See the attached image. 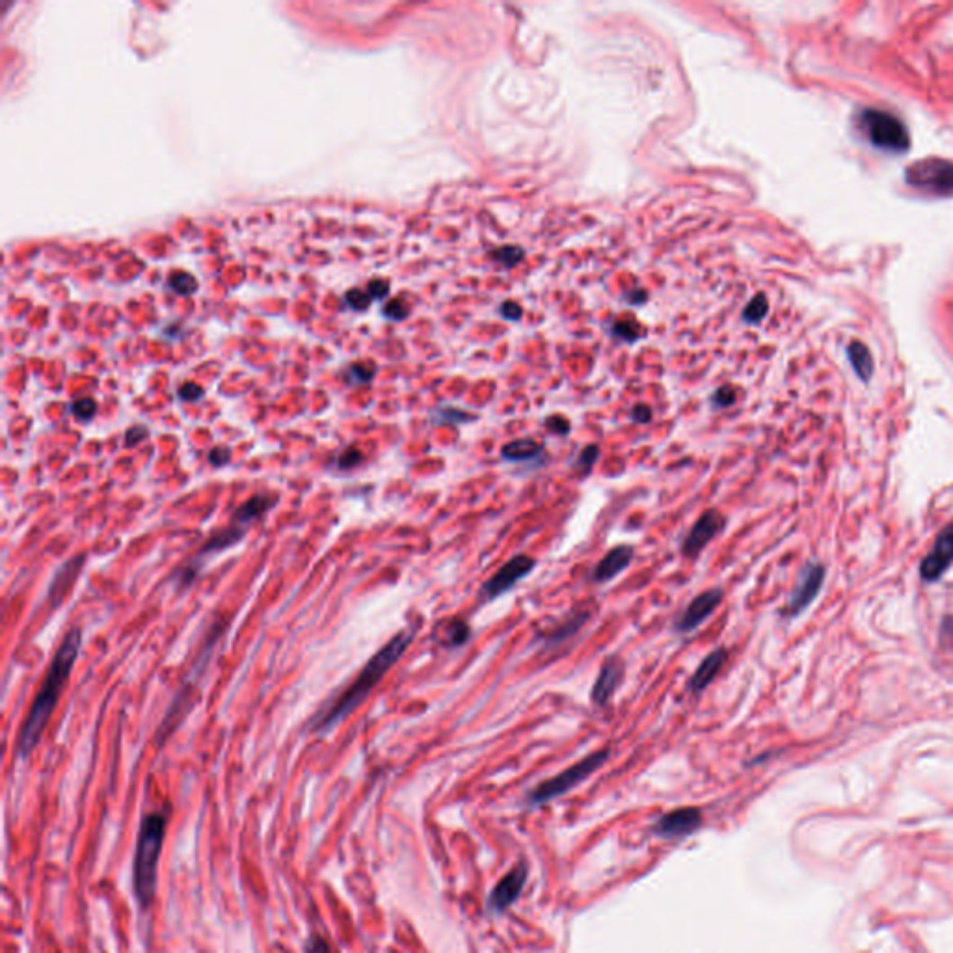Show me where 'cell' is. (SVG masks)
Segmentation results:
<instances>
[{"label":"cell","instance_id":"obj_1","mask_svg":"<svg viewBox=\"0 0 953 953\" xmlns=\"http://www.w3.org/2000/svg\"><path fill=\"white\" fill-rule=\"evenodd\" d=\"M81 645H83V635H81V629H71L55 659H52V664L49 667V672L45 676V681L41 685V690L34 700V706L29 713V717H26V723L21 730V737H19V745H17V751H19V756L21 758H26L29 756L36 745L40 744L41 739V734L50 719L52 711H55L57 708V702H58V697H60V691L62 687L75 665V661L78 657V652H81Z\"/></svg>","mask_w":953,"mask_h":953},{"label":"cell","instance_id":"obj_2","mask_svg":"<svg viewBox=\"0 0 953 953\" xmlns=\"http://www.w3.org/2000/svg\"><path fill=\"white\" fill-rule=\"evenodd\" d=\"M412 639H414V635L410 631L396 633L389 643H386L373 657L367 661V665L361 669V672L352 681L349 690L343 693L330 708L323 709L319 717L311 721V728L315 732H328L337 723L345 719L347 715H351L365 700V697L373 691V687L382 680V676L403 657Z\"/></svg>","mask_w":953,"mask_h":953},{"label":"cell","instance_id":"obj_3","mask_svg":"<svg viewBox=\"0 0 953 953\" xmlns=\"http://www.w3.org/2000/svg\"><path fill=\"white\" fill-rule=\"evenodd\" d=\"M166 824L168 815L165 812H151L142 819L140 825L135 869H132V885H135V895L142 911H147L151 907L155 897L156 868L158 859H161L163 853Z\"/></svg>","mask_w":953,"mask_h":953},{"label":"cell","instance_id":"obj_4","mask_svg":"<svg viewBox=\"0 0 953 953\" xmlns=\"http://www.w3.org/2000/svg\"><path fill=\"white\" fill-rule=\"evenodd\" d=\"M609 754H611V751H609V749L596 751V753L585 756L583 760H579L577 763L570 765L568 770L561 771L559 775H555V777L544 780L531 793H529V803H531V805H546V803H549L553 799L565 796V793H568L570 789H574L575 786H579L581 782L587 780L592 773H596L600 767L607 762Z\"/></svg>","mask_w":953,"mask_h":953},{"label":"cell","instance_id":"obj_5","mask_svg":"<svg viewBox=\"0 0 953 953\" xmlns=\"http://www.w3.org/2000/svg\"><path fill=\"white\" fill-rule=\"evenodd\" d=\"M535 568L537 561L533 557H529V555H514V557L503 565L488 581H485L481 587L483 598L486 601H492L503 594H507Z\"/></svg>","mask_w":953,"mask_h":953},{"label":"cell","instance_id":"obj_6","mask_svg":"<svg viewBox=\"0 0 953 953\" xmlns=\"http://www.w3.org/2000/svg\"><path fill=\"white\" fill-rule=\"evenodd\" d=\"M726 527V516L717 509H708L693 523L690 533L681 542V555L685 559H697L699 555L717 539Z\"/></svg>","mask_w":953,"mask_h":953},{"label":"cell","instance_id":"obj_7","mask_svg":"<svg viewBox=\"0 0 953 953\" xmlns=\"http://www.w3.org/2000/svg\"><path fill=\"white\" fill-rule=\"evenodd\" d=\"M723 601V589H709L706 592H700L697 598L691 600V603L685 607V611L676 619L674 631L680 635L691 633L697 628H700Z\"/></svg>","mask_w":953,"mask_h":953},{"label":"cell","instance_id":"obj_8","mask_svg":"<svg viewBox=\"0 0 953 953\" xmlns=\"http://www.w3.org/2000/svg\"><path fill=\"white\" fill-rule=\"evenodd\" d=\"M624 676H626V665H624L622 657L609 655L598 671L592 693H591L592 704L596 708H605L609 702H611Z\"/></svg>","mask_w":953,"mask_h":953},{"label":"cell","instance_id":"obj_9","mask_svg":"<svg viewBox=\"0 0 953 953\" xmlns=\"http://www.w3.org/2000/svg\"><path fill=\"white\" fill-rule=\"evenodd\" d=\"M951 563H953V521L942 529V533L939 535L933 549L928 553V557L922 561L920 575L923 581L933 583V581L944 575V572L951 566Z\"/></svg>","mask_w":953,"mask_h":953},{"label":"cell","instance_id":"obj_10","mask_svg":"<svg viewBox=\"0 0 953 953\" xmlns=\"http://www.w3.org/2000/svg\"><path fill=\"white\" fill-rule=\"evenodd\" d=\"M702 825V812L697 806L676 808L657 819L654 825L655 834L664 838H683L693 834Z\"/></svg>","mask_w":953,"mask_h":953},{"label":"cell","instance_id":"obj_11","mask_svg":"<svg viewBox=\"0 0 953 953\" xmlns=\"http://www.w3.org/2000/svg\"><path fill=\"white\" fill-rule=\"evenodd\" d=\"M825 579V568L822 565H808L799 579L796 591L791 592L788 600V613L796 617L803 613L805 609L814 601V598L819 594V589L824 585Z\"/></svg>","mask_w":953,"mask_h":953},{"label":"cell","instance_id":"obj_12","mask_svg":"<svg viewBox=\"0 0 953 953\" xmlns=\"http://www.w3.org/2000/svg\"><path fill=\"white\" fill-rule=\"evenodd\" d=\"M527 883V866L520 864L514 869H511L505 877H503L490 894V907L494 911H505L509 909L518 895L521 894L523 886Z\"/></svg>","mask_w":953,"mask_h":953},{"label":"cell","instance_id":"obj_13","mask_svg":"<svg viewBox=\"0 0 953 953\" xmlns=\"http://www.w3.org/2000/svg\"><path fill=\"white\" fill-rule=\"evenodd\" d=\"M633 555L635 549L629 544H620L613 549H609L603 555V559L596 565L592 572V581H596V583H607V581L615 579L629 568V565L633 563Z\"/></svg>","mask_w":953,"mask_h":953},{"label":"cell","instance_id":"obj_14","mask_svg":"<svg viewBox=\"0 0 953 953\" xmlns=\"http://www.w3.org/2000/svg\"><path fill=\"white\" fill-rule=\"evenodd\" d=\"M728 661V652L725 648H715L711 650L697 667L693 676L687 681V691L699 695L702 693L708 685L713 683V680L719 676L725 664Z\"/></svg>","mask_w":953,"mask_h":953},{"label":"cell","instance_id":"obj_15","mask_svg":"<svg viewBox=\"0 0 953 953\" xmlns=\"http://www.w3.org/2000/svg\"><path fill=\"white\" fill-rule=\"evenodd\" d=\"M589 620H591V611H587V609H579V611L570 613L559 624H555L551 629L540 635L542 645L546 648H553V646L566 643L568 639L574 637V635H577V631L583 629V626Z\"/></svg>","mask_w":953,"mask_h":953},{"label":"cell","instance_id":"obj_16","mask_svg":"<svg viewBox=\"0 0 953 953\" xmlns=\"http://www.w3.org/2000/svg\"><path fill=\"white\" fill-rule=\"evenodd\" d=\"M542 453H544V445L531 438L512 440L501 447V459L507 462H516V464L537 460L542 457Z\"/></svg>","mask_w":953,"mask_h":953},{"label":"cell","instance_id":"obj_17","mask_svg":"<svg viewBox=\"0 0 953 953\" xmlns=\"http://www.w3.org/2000/svg\"><path fill=\"white\" fill-rule=\"evenodd\" d=\"M436 637L447 648H460L469 641L471 629L466 620L451 619L440 626V629L436 631Z\"/></svg>","mask_w":953,"mask_h":953},{"label":"cell","instance_id":"obj_18","mask_svg":"<svg viewBox=\"0 0 953 953\" xmlns=\"http://www.w3.org/2000/svg\"><path fill=\"white\" fill-rule=\"evenodd\" d=\"M83 565H85V555H81V557L71 559L69 563H66L64 568L57 574L55 581H52V585H50V591H49V598H50L52 605H58V601L64 598L66 591L71 587L76 574L81 572Z\"/></svg>","mask_w":953,"mask_h":953},{"label":"cell","instance_id":"obj_19","mask_svg":"<svg viewBox=\"0 0 953 953\" xmlns=\"http://www.w3.org/2000/svg\"><path fill=\"white\" fill-rule=\"evenodd\" d=\"M869 132H871L873 140L883 146L905 144V135H904L902 127H897V123L892 121L890 118H881V116L873 118Z\"/></svg>","mask_w":953,"mask_h":953},{"label":"cell","instance_id":"obj_20","mask_svg":"<svg viewBox=\"0 0 953 953\" xmlns=\"http://www.w3.org/2000/svg\"><path fill=\"white\" fill-rule=\"evenodd\" d=\"M276 503V499L269 494H259V495H254L252 499H248L245 505H241L236 509L235 516H233V521L236 525H246L254 520H257L261 514L267 512L272 505Z\"/></svg>","mask_w":953,"mask_h":953},{"label":"cell","instance_id":"obj_21","mask_svg":"<svg viewBox=\"0 0 953 953\" xmlns=\"http://www.w3.org/2000/svg\"><path fill=\"white\" fill-rule=\"evenodd\" d=\"M243 537H245V527L235 523L233 527L224 529V531H220V533H217V535L210 537V539L205 542V546L201 548V551H200V555H198V559H201L203 555H207V553L224 551V549L235 546V544H236L238 540H241Z\"/></svg>","mask_w":953,"mask_h":953},{"label":"cell","instance_id":"obj_22","mask_svg":"<svg viewBox=\"0 0 953 953\" xmlns=\"http://www.w3.org/2000/svg\"><path fill=\"white\" fill-rule=\"evenodd\" d=\"M767 313H770V300H767V297L763 293H758L745 306L744 313H741V321H744L749 326H758V325H762L767 319Z\"/></svg>","mask_w":953,"mask_h":953},{"label":"cell","instance_id":"obj_23","mask_svg":"<svg viewBox=\"0 0 953 953\" xmlns=\"http://www.w3.org/2000/svg\"><path fill=\"white\" fill-rule=\"evenodd\" d=\"M476 415H471L460 408H455V406H441L438 410H434L432 414V421L434 423H441V425H459V423H468V421H475Z\"/></svg>","mask_w":953,"mask_h":953},{"label":"cell","instance_id":"obj_24","mask_svg":"<svg viewBox=\"0 0 953 953\" xmlns=\"http://www.w3.org/2000/svg\"><path fill=\"white\" fill-rule=\"evenodd\" d=\"M600 459V447L598 445H587L581 449V453L577 455L575 462H574V473H579V475H589L594 468V464L598 462Z\"/></svg>","mask_w":953,"mask_h":953},{"label":"cell","instance_id":"obj_25","mask_svg":"<svg viewBox=\"0 0 953 953\" xmlns=\"http://www.w3.org/2000/svg\"><path fill=\"white\" fill-rule=\"evenodd\" d=\"M523 257H525V252L520 246H503V248L492 252V259L497 261L499 264H503L505 269L516 267L518 263L523 261Z\"/></svg>","mask_w":953,"mask_h":953},{"label":"cell","instance_id":"obj_26","mask_svg":"<svg viewBox=\"0 0 953 953\" xmlns=\"http://www.w3.org/2000/svg\"><path fill=\"white\" fill-rule=\"evenodd\" d=\"M168 283H170L174 293H177L181 297H189L198 289L196 280L189 272H175V274H172Z\"/></svg>","mask_w":953,"mask_h":953},{"label":"cell","instance_id":"obj_27","mask_svg":"<svg viewBox=\"0 0 953 953\" xmlns=\"http://www.w3.org/2000/svg\"><path fill=\"white\" fill-rule=\"evenodd\" d=\"M735 399H737V393L732 386H723L719 389H715V393L711 395V406L713 408H730L735 405Z\"/></svg>","mask_w":953,"mask_h":953},{"label":"cell","instance_id":"obj_28","mask_svg":"<svg viewBox=\"0 0 953 953\" xmlns=\"http://www.w3.org/2000/svg\"><path fill=\"white\" fill-rule=\"evenodd\" d=\"M613 334H615L619 339L626 341V343H633V341H637V339L641 337L639 326L635 325V323H631V321H619V323H615V326H613Z\"/></svg>","mask_w":953,"mask_h":953},{"label":"cell","instance_id":"obj_29","mask_svg":"<svg viewBox=\"0 0 953 953\" xmlns=\"http://www.w3.org/2000/svg\"><path fill=\"white\" fill-rule=\"evenodd\" d=\"M375 377V367L369 363H356L349 369V380L352 384H367Z\"/></svg>","mask_w":953,"mask_h":953},{"label":"cell","instance_id":"obj_30","mask_svg":"<svg viewBox=\"0 0 953 953\" xmlns=\"http://www.w3.org/2000/svg\"><path fill=\"white\" fill-rule=\"evenodd\" d=\"M71 412L81 421H88V419H92L95 415L97 405H95L94 399H78V401L73 403Z\"/></svg>","mask_w":953,"mask_h":953},{"label":"cell","instance_id":"obj_31","mask_svg":"<svg viewBox=\"0 0 953 953\" xmlns=\"http://www.w3.org/2000/svg\"><path fill=\"white\" fill-rule=\"evenodd\" d=\"M408 306L403 300H391L384 306V316L389 321H405L408 316Z\"/></svg>","mask_w":953,"mask_h":953},{"label":"cell","instance_id":"obj_32","mask_svg":"<svg viewBox=\"0 0 953 953\" xmlns=\"http://www.w3.org/2000/svg\"><path fill=\"white\" fill-rule=\"evenodd\" d=\"M361 460H363L361 451H358L356 447H349V449H345V451H343V453L339 455V459H337V466H339V469H352V468H356Z\"/></svg>","mask_w":953,"mask_h":953},{"label":"cell","instance_id":"obj_33","mask_svg":"<svg viewBox=\"0 0 953 953\" xmlns=\"http://www.w3.org/2000/svg\"><path fill=\"white\" fill-rule=\"evenodd\" d=\"M345 300H347V304H349L352 309L363 311V309L369 307V304H370V300H373V298H370L369 293H365V290H361V289H351L349 293L345 295Z\"/></svg>","mask_w":953,"mask_h":953},{"label":"cell","instance_id":"obj_34","mask_svg":"<svg viewBox=\"0 0 953 953\" xmlns=\"http://www.w3.org/2000/svg\"><path fill=\"white\" fill-rule=\"evenodd\" d=\"M546 427L549 432L553 434H559V436H566L570 432V421L563 415H551L546 419Z\"/></svg>","mask_w":953,"mask_h":953},{"label":"cell","instance_id":"obj_35","mask_svg":"<svg viewBox=\"0 0 953 953\" xmlns=\"http://www.w3.org/2000/svg\"><path fill=\"white\" fill-rule=\"evenodd\" d=\"M179 396H181L183 401L194 403V401L201 399L203 389L198 384H194V382H187V384H183V387L179 389Z\"/></svg>","mask_w":953,"mask_h":953},{"label":"cell","instance_id":"obj_36","mask_svg":"<svg viewBox=\"0 0 953 953\" xmlns=\"http://www.w3.org/2000/svg\"><path fill=\"white\" fill-rule=\"evenodd\" d=\"M369 297L373 300H382L389 295V283L384 281V280H373L369 283V289H367Z\"/></svg>","mask_w":953,"mask_h":953},{"label":"cell","instance_id":"obj_37","mask_svg":"<svg viewBox=\"0 0 953 953\" xmlns=\"http://www.w3.org/2000/svg\"><path fill=\"white\" fill-rule=\"evenodd\" d=\"M499 313H501L503 319H507V321H512V323H514V321H520V319H521L523 309H521V306L516 304V302H503L501 307H499Z\"/></svg>","mask_w":953,"mask_h":953},{"label":"cell","instance_id":"obj_38","mask_svg":"<svg viewBox=\"0 0 953 953\" xmlns=\"http://www.w3.org/2000/svg\"><path fill=\"white\" fill-rule=\"evenodd\" d=\"M229 459H231V453H229V449H226V447H215L213 451L209 453V460H210V464L217 466V468L227 464Z\"/></svg>","mask_w":953,"mask_h":953},{"label":"cell","instance_id":"obj_39","mask_svg":"<svg viewBox=\"0 0 953 953\" xmlns=\"http://www.w3.org/2000/svg\"><path fill=\"white\" fill-rule=\"evenodd\" d=\"M631 419L639 423V425H646V423L652 421V408L646 405H637L631 412Z\"/></svg>","mask_w":953,"mask_h":953},{"label":"cell","instance_id":"obj_40","mask_svg":"<svg viewBox=\"0 0 953 953\" xmlns=\"http://www.w3.org/2000/svg\"><path fill=\"white\" fill-rule=\"evenodd\" d=\"M306 953H332V949H330V946H328V942L325 939L315 935V937H311L307 940Z\"/></svg>","mask_w":953,"mask_h":953},{"label":"cell","instance_id":"obj_41","mask_svg":"<svg viewBox=\"0 0 953 953\" xmlns=\"http://www.w3.org/2000/svg\"><path fill=\"white\" fill-rule=\"evenodd\" d=\"M146 438H147V429L137 425V427H132V429L127 431V434H125V443H127L129 447H132V445L140 443V441L146 440Z\"/></svg>","mask_w":953,"mask_h":953}]
</instances>
